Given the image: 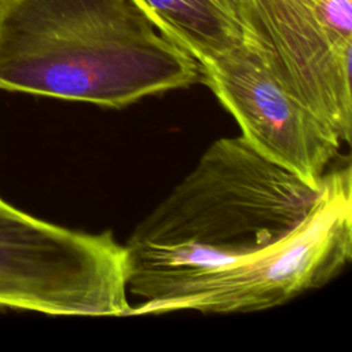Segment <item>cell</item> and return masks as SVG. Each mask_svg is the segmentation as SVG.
Returning a JSON list of instances; mask_svg holds the SVG:
<instances>
[{
    "label": "cell",
    "instance_id": "cell-1",
    "mask_svg": "<svg viewBox=\"0 0 352 352\" xmlns=\"http://www.w3.org/2000/svg\"><path fill=\"white\" fill-rule=\"evenodd\" d=\"M324 187L326 176L311 186L242 136L214 140L124 245L126 289L140 298L128 316L272 252L307 223Z\"/></svg>",
    "mask_w": 352,
    "mask_h": 352
},
{
    "label": "cell",
    "instance_id": "cell-2",
    "mask_svg": "<svg viewBox=\"0 0 352 352\" xmlns=\"http://www.w3.org/2000/svg\"><path fill=\"white\" fill-rule=\"evenodd\" d=\"M197 81L133 0H0V89L118 109Z\"/></svg>",
    "mask_w": 352,
    "mask_h": 352
},
{
    "label": "cell",
    "instance_id": "cell-3",
    "mask_svg": "<svg viewBox=\"0 0 352 352\" xmlns=\"http://www.w3.org/2000/svg\"><path fill=\"white\" fill-rule=\"evenodd\" d=\"M0 308L56 316H128L126 250L37 219L0 197Z\"/></svg>",
    "mask_w": 352,
    "mask_h": 352
},
{
    "label": "cell",
    "instance_id": "cell-4",
    "mask_svg": "<svg viewBox=\"0 0 352 352\" xmlns=\"http://www.w3.org/2000/svg\"><path fill=\"white\" fill-rule=\"evenodd\" d=\"M352 257V175L327 172L319 205L290 238L272 252L242 265L212 272L151 314L173 311L249 312L282 305L330 282Z\"/></svg>",
    "mask_w": 352,
    "mask_h": 352
},
{
    "label": "cell",
    "instance_id": "cell-5",
    "mask_svg": "<svg viewBox=\"0 0 352 352\" xmlns=\"http://www.w3.org/2000/svg\"><path fill=\"white\" fill-rule=\"evenodd\" d=\"M320 0H227L243 44L270 72L348 143L352 132V41L320 22Z\"/></svg>",
    "mask_w": 352,
    "mask_h": 352
},
{
    "label": "cell",
    "instance_id": "cell-6",
    "mask_svg": "<svg viewBox=\"0 0 352 352\" xmlns=\"http://www.w3.org/2000/svg\"><path fill=\"white\" fill-rule=\"evenodd\" d=\"M201 81L234 116L242 138L261 155L320 186L341 140L260 56L242 44L201 62Z\"/></svg>",
    "mask_w": 352,
    "mask_h": 352
},
{
    "label": "cell",
    "instance_id": "cell-7",
    "mask_svg": "<svg viewBox=\"0 0 352 352\" xmlns=\"http://www.w3.org/2000/svg\"><path fill=\"white\" fill-rule=\"evenodd\" d=\"M153 25L198 63L243 44L227 0H133Z\"/></svg>",
    "mask_w": 352,
    "mask_h": 352
},
{
    "label": "cell",
    "instance_id": "cell-8",
    "mask_svg": "<svg viewBox=\"0 0 352 352\" xmlns=\"http://www.w3.org/2000/svg\"><path fill=\"white\" fill-rule=\"evenodd\" d=\"M315 11L333 36L352 41V0H320Z\"/></svg>",
    "mask_w": 352,
    "mask_h": 352
}]
</instances>
